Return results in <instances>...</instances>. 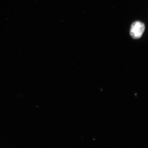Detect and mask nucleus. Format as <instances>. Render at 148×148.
Listing matches in <instances>:
<instances>
[{"label":"nucleus","mask_w":148,"mask_h":148,"mask_svg":"<svg viewBox=\"0 0 148 148\" xmlns=\"http://www.w3.org/2000/svg\"><path fill=\"white\" fill-rule=\"evenodd\" d=\"M145 29L144 23L139 21H135L132 23L130 27V34L134 39H138L143 36Z\"/></svg>","instance_id":"f257e3e1"}]
</instances>
